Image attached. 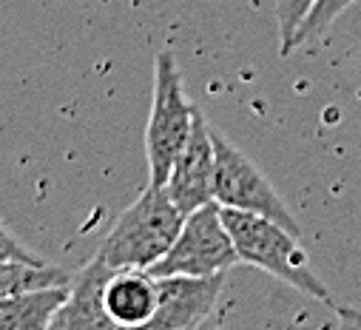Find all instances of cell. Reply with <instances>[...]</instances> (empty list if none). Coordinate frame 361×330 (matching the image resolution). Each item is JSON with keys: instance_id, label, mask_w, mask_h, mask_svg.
<instances>
[{"instance_id": "cell-13", "label": "cell", "mask_w": 361, "mask_h": 330, "mask_svg": "<svg viewBox=\"0 0 361 330\" xmlns=\"http://www.w3.org/2000/svg\"><path fill=\"white\" fill-rule=\"evenodd\" d=\"M316 0H276V26H279V51L290 54V43L310 15Z\"/></svg>"}, {"instance_id": "cell-15", "label": "cell", "mask_w": 361, "mask_h": 330, "mask_svg": "<svg viewBox=\"0 0 361 330\" xmlns=\"http://www.w3.org/2000/svg\"><path fill=\"white\" fill-rule=\"evenodd\" d=\"M333 307H336L341 330H361V310H353V307H344V305H333Z\"/></svg>"}, {"instance_id": "cell-5", "label": "cell", "mask_w": 361, "mask_h": 330, "mask_svg": "<svg viewBox=\"0 0 361 330\" xmlns=\"http://www.w3.org/2000/svg\"><path fill=\"white\" fill-rule=\"evenodd\" d=\"M214 151H216V180H214V200L222 208L250 211L259 216H267L279 225H285L290 233L302 236V228L290 208L282 202L276 188L267 183V177L259 171V165L247 159L233 142H228L219 131L211 128Z\"/></svg>"}, {"instance_id": "cell-8", "label": "cell", "mask_w": 361, "mask_h": 330, "mask_svg": "<svg viewBox=\"0 0 361 330\" xmlns=\"http://www.w3.org/2000/svg\"><path fill=\"white\" fill-rule=\"evenodd\" d=\"M111 274L114 268L94 257L71 279L68 296L57 307L46 330H120L106 310V285Z\"/></svg>"}, {"instance_id": "cell-12", "label": "cell", "mask_w": 361, "mask_h": 330, "mask_svg": "<svg viewBox=\"0 0 361 330\" xmlns=\"http://www.w3.org/2000/svg\"><path fill=\"white\" fill-rule=\"evenodd\" d=\"M353 4H355V0H316L310 15L305 18V23L299 26V32H296V37L290 43V51L305 46V43H310V40H316V37H322V35H327L330 26L336 23V18L344 9H350Z\"/></svg>"}, {"instance_id": "cell-7", "label": "cell", "mask_w": 361, "mask_h": 330, "mask_svg": "<svg viewBox=\"0 0 361 330\" xmlns=\"http://www.w3.org/2000/svg\"><path fill=\"white\" fill-rule=\"evenodd\" d=\"M214 180H216L214 137H211V126L197 111L191 140L185 142L183 151H179L173 169L168 174V183L162 188L168 191L173 205L188 216V214L200 211L202 205L214 202Z\"/></svg>"}, {"instance_id": "cell-2", "label": "cell", "mask_w": 361, "mask_h": 330, "mask_svg": "<svg viewBox=\"0 0 361 330\" xmlns=\"http://www.w3.org/2000/svg\"><path fill=\"white\" fill-rule=\"evenodd\" d=\"M222 219L228 225V233L233 239L236 257L245 265H253L270 276H276L296 288L299 293L333 305L330 291L324 282L310 271L307 254L299 245V236L290 233L285 225L250 214V211H236V208H222Z\"/></svg>"}, {"instance_id": "cell-11", "label": "cell", "mask_w": 361, "mask_h": 330, "mask_svg": "<svg viewBox=\"0 0 361 330\" xmlns=\"http://www.w3.org/2000/svg\"><path fill=\"white\" fill-rule=\"evenodd\" d=\"M71 279H74L71 274H66L63 268H54L49 262L6 259V262H0V299L49 291V288H66V285H71Z\"/></svg>"}, {"instance_id": "cell-4", "label": "cell", "mask_w": 361, "mask_h": 330, "mask_svg": "<svg viewBox=\"0 0 361 330\" xmlns=\"http://www.w3.org/2000/svg\"><path fill=\"white\" fill-rule=\"evenodd\" d=\"M239 262L233 239L222 219V205L214 200L185 216L171 251L148 268L151 276H216L228 274Z\"/></svg>"}, {"instance_id": "cell-14", "label": "cell", "mask_w": 361, "mask_h": 330, "mask_svg": "<svg viewBox=\"0 0 361 330\" xmlns=\"http://www.w3.org/2000/svg\"><path fill=\"white\" fill-rule=\"evenodd\" d=\"M6 259H18V262H46L43 257L32 254L29 248H26L12 231H6L4 225H0V262H6Z\"/></svg>"}, {"instance_id": "cell-3", "label": "cell", "mask_w": 361, "mask_h": 330, "mask_svg": "<svg viewBox=\"0 0 361 330\" xmlns=\"http://www.w3.org/2000/svg\"><path fill=\"white\" fill-rule=\"evenodd\" d=\"M197 109L191 106L176 60L171 51H159L154 63V100L145 126V159L148 183L165 185L179 151L185 148L194 131Z\"/></svg>"}, {"instance_id": "cell-9", "label": "cell", "mask_w": 361, "mask_h": 330, "mask_svg": "<svg viewBox=\"0 0 361 330\" xmlns=\"http://www.w3.org/2000/svg\"><path fill=\"white\" fill-rule=\"evenodd\" d=\"M106 310L120 330H140L157 310V276L148 271H114L106 285Z\"/></svg>"}, {"instance_id": "cell-6", "label": "cell", "mask_w": 361, "mask_h": 330, "mask_svg": "<svg viewBox=\"0 0 361 330\" xmlns=\"http://www.w3.org/2000/svg\"><path fill=\"white\" fill-rule=\"evenodd\" d=\"M222 285L225 274L157 279V310L140 330H197L214 310Z\"/></svg>"}, {"instance_id": "cell-10", "label": "cell", "mask_w": 361, "mask_h": 330, "mask_svg": "<svg viewBox=\"0 0 361 330\" xmlns=\"http://www.w3.org/2000/svg\"><path fill=\"white\" fill-rule=\"evenodd\" d=\"M66 296L68 285L0 299V330H46Z\"/></svg>"}, {"instance_id": "cell-1", "label": "cell", "mask_w": 361, "mask_h": 330, "mask_svg": "<svg viewBox=\"0 0 361 330\" xmlns=\"http://www.w3.org/2000/svg\"><path fill=\"white\" fill-rule=\"evenodd\" d=\"M185 214L173 205L162 185H151L128 205L100 242L97 257L114 271H148L176 242Z\"/></svg>"}]
</instances>
